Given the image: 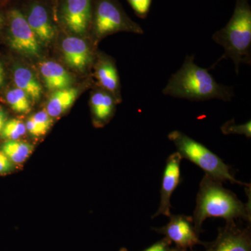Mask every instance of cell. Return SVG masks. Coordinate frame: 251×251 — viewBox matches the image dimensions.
Masks as SVG:
<instances>
[{
  "label": "cell",
  "mask_w": 251,
  "mask_h": 251,
  "mask_svg": "<svg viewBox=\"0 0 251 251\" xmlns=\"http://www.w3.org/2000/svg\"><path fill=\"white\" fill-rule=\"evenodd\" d=\"M182 158L177 151L172 153L167 158L166 167L163 171L161 191H160V204L158 210L152 216V219L156 216L163 215L170 217L171 215L172 195L177 188L181 181V162Z\"/></svg>",
  "instance_id": "obj_9"
},
{
  "label": "cell",
  "mask_w": 251,
  "mask_h": 251,
  "mask_svg": "<svg viewBox=\"0 0 251 251\" xmlns=\"http://www.w3.org/2000/svg\"><path fill=\"white\" fill-rule=\"evenodd\" d=\"M6 100L11 109L18 113L25 114L30 112L29 98L21 89H13L8 92L6 94Z\"/></svg>",
  "instance_id": "obj_19"
},
{
  "label": "cell",
  "mask_w": 251,
  "mask_h": 251,
  "mask_svg": "<svg viewBox=\"0 0 251 251\" xmlns=\"http://www.w3.org/2000/svg\"><path fill=\"white\" fill-rule=\"evenodd\" d=\"M213 41L222 46V59L233 62L239 74L242 64H251V9L249 0H237L233 15L226 27L214 33Z\"/></svg>",
  "instance_id": "obj_3"
},
{
  "label": "cell",
  "mask_w": 251,
  "mask_h": 251,
  "mask_svg": "<svg viewBox=\"0 0 251 251\" xmlns=\"http://www.w3.org/2000/svg\"><path fill=\"white\" fill-rule=\"evenodd\" d=\"M26 18L40 44H48L53 39L54 29L44 6L33 4Z\"/></svg>",
  "instance_id": "obj_12"
},
{
  "label": "cell",
  "mask_w": 251,
  "mask_h": 251,
  "mask_svg": "<svg viewBox=\"0 0 251 251\" xmlns=\"http://www.w3.org/2000/svg\"><path fill=\"white\" fill-rule=\"evenodd\" d=\"M168 139L175 144L181 158L192 162L213 179L251 187L250 184L236 179L230 167L216 153L183 132L173 130L168 134Z\"/></svg>",
  "instance_id": "obj_4"
},
{
  "label": "cell",
  "mask_w": 251,
  "mask_h": 251,
  "mask_svg": "<svg viewBox=\"0 0 251 251\" xmlns=\"http://www.w3.org/2000/svg\"><path fill=\"white\" fill-rule=\"evenodd\" d=\"M2 18H1V15H0V27H1V24H2Z\"/></svg>",
  "instance_id": "obj_30"
},
{
  "label": "cell",
  "mask_w": 251,
  "mask_h": 251,
  "mask_svg": "<svg viewBox=\"0 0 251 251\" xmlns=\"http://www.w3.org/2000/svg\"><path fill=\"white\" fill-rule=\"evenodd\" d=\"M171 245V241L168 238L164 237L143 251H169Z\"/></svg>",
  "instance_id": "obj_26"
},
{
  "label": "cell",
  "mask_w": 251,
  "mask_h": 251,
  "mask_svg": "<svg viewBox=\"0 0 251 251\" xmlns=\"http://www.w3.org/2000/svg\"><path fill=\"white\" fill-rule=\"evenodd\" d=\"M4 73L2 65L0 63V87L4 84Z\"/></svg>",
  "instance_id": "obj_28"
},
{
  "label": "cell",
  "mask_w": 251,
  "mask_h": 251,
  "mask_svg": "<svg viewBox=\"0 0 251 251\" xmlns=\"http://www.w3.org/2000/svg\"><path fill=\"white\" fill-rule=\"evenodd\" d=\"M31 118L34 120L38 125L44 127L45 129L49 130L52 124V117H51L46 110L41 111L34 114Z\"/></svg>",
  "instance_id": "obj_23"
},
{
  "label": "cell",
  "mask_w": 251,
  "mask_h": 251,
  "mask_svg": "<svg viewBox=\"0 0 251 251\" xmlns=\"http://www.w3.org/2000/svg\"><path fill=\"white\" fill-rule=\"evenodd\" d=\"M128 1L138 17H147L151 6V0H128Z\"/></svg>",
  "instance_id": "obj_22"
},
{
  "label": "cell",
  "mask_w": 251,
  "mask_h": 251,
  "mask_svg": "<svg viewBox=\"0 0 251 251\" xmlns=\"http://www.w3.org/2000/svg\"><path fill=\"white\" fill-rule=\"evenodd\" d=\"M14 82L17 88L21 89L33 101H37L42 95V87L27 68L18 67L14 73Z\"/></svg>",
  "instance_id": "obj_17"
},
{
  "label": "cell",
  "mask_w": 251,
  "mask_h": 251,
  "mask_svg": "<svg viewBox=\"0 0 251 251\" xmlns=\"http://www.w3.org/2000/svg\"><path fill=\"white\" fill-rule=\"evenodd\" d=\"M96 75L103 90L110 92L116 99H120V77L115 62L106 56L100 55L96 65Z\"/></svg>",
  "instance_id": "obj_14"
},
{
  "label": "cell",
  "mask_w": 251,
  "mask_h": 251,
  "mask_svg": "<svg viewBox=\"0 0 251 251\" xmlns=\"http://www.w3.org/2000/svg\"><path fill=\"white\" fill-rule=\"evenodd\" d=\"M26 131V126L22 121L12 119L6 121L0 135L4 139L16 140L25 134Z\"/></svg>",
  "instance_id": "obj_20"
},
{
  "label": "cell",
  "mask_w": 251,
  "mask_h": 251,
  "mask_svg": "<svg viewBox=\"0 0 251 251\" xmlns=\"http://www.w3.org/2000/svg\"><path fill=\"white\" fill-rule=\"evenodd\" d=\"M9 16L11 47L23 55L39 57L40 43L28 24L27 18L17 9L11 10Z\"/></svg>",
  "instance_id": "obj_6"
},
{
  "label": "cell",
  "mask_w": 251,
  "mask_h": 251,
  "mask_svg": "<svg viewBox=\"0 0 251 251\" xmlns=\"http://www.w3.org/2000/svg\"><path fill=\"white\" fill-rule=\"evenodd\" d=\"M208 218H221L226 223L237 219L251 223V202H242L233 192L225 188L222 183L204 175L200 184L192 216L193 224L199 233Z\"/></svg>",
  "instance_id": "obj_2"
},
{
  "label": "cell",
  "mask_w": 251,
  "mask_h": 251,
  "mask_svg": "<svg viewBox=\"0 0 251 251\" xmlns=\"http://www.w3.org/2000/svg\"><path fill=\"white\" fill-rule=\"evenodd\" d=\"M204 251H251V227L238 226L236 221L220 227L217 237L205 244Z\"/></svg>",
  "instance_id": "obj_8"
},
{
  "label": "cell",
  "mask_w": 251,
  "mask_h": 251,
  "mask_svg": "<svg viewBox=\"0 0 251 251\" xmlns=\"http://www.w3.org/2000/svg\"><path fill=\"white\" fill-rule=\"evenodd\" d=\"M34 150L31 144L19 140H7L2 144L1 151L14 163H22Z\"/></svg>",
  "instance_id": "obj_18"
},
{
  "label": "cell",
  "mask_w": 251,
  "mask_h": 251,
  "mask_svg": "<svg viewBox=\"0 0 251 251\" xmlns=\"http://www.w3.org/2000/svg\"><path fill=\"white\" fill-rule=\"evenodd\" d=\"M169 218L168 224L159 228H153V230L163 234L179 249H192L199 244L205 245V243L200 239V233L195 227L192 216L171 214Z\"/></svg>",
  "instance_id": "obj_7"
},
{
  "label": "cell",
  "mask_w": 251,
  "mask_h": 251,
  "mask_svg": "<svg viewBox=\"0 0 251 251\" xmlns=\"http://www.w3.org/2000/svg\"><path fill=\"white\" fill-rule=\"evenodd\" d=\"M120 251H128V250L125 249V248H122V249H120Z\"/></svg>",
  "instance_id": "obj_31"
},
{
  "label": "cell",
  "mask_w": 251,
  "mask_h": 251,
  "mask_svg": "<svg viewBox=\"0 0 251 251\" xmlns=\"http://www.w3.org/2000/svg\"><path fill=\"white\" fill-rule=\"evenodd\" d=\"M116 99L105 90L94 92L91 97V108L96 122L103 125L113 115L116 105Z\"/></svg>",
  "instance_id": "obj_15"
},
{
  "label": "cell",
  "mask_w": 251,
  "mask_h": 251,
  "mask_svg": "<svg viewBox=\"0 0 251 251\" xmlns=\"http://www.w3.org/2000/svg\"><path fill=\"white\" fill-rule=\"evenodd\" d=\"M66 63L75 70L85 72L93 61V53L85 41L75 36H67L61 44Z\"/></svg>",
  "instance_id": "obj_11"
},
{
  "label": "cell",
  "mask_w": 251,
  "mask_h": 251,
  "mask_svg": "<svg viewBox=\"0 0 251 251\" xmlns=\"http://www.w3.org/2000/svg\"><path fill=\"white\" fill-rule=\"evenodd\" d=\"M91 9V0H66L62 10L64 24L72 32L84 35L90 26Z\"/></svg>",
  "instance_id": "obj_10"
},
{
  "label": "cell",
  "mask_w": 251,
  "mask_h": 251,
  "mask_svg": "<svg viewBox=\"0 0 251 251\" xmlns=\"http://www.w3.org/2000/svg\"><path fill=\"white\" fill-rule=\"evenodd\" d=\"M77 95L78 90L74 87L55 91L49 99L46 111L52 118L60 116L72 107Z\"/></svg>",
  "instance_id": "obj_16"
},
{
  "label": "cell",
  "mask_w": 251,
  "mask_h": 251,
  "mask_svg": "<svg viewBox=\"0 0 251 251\" xmlns=\"http://www.w3.org/2000/svg\"><path fill=\"white\" fill-rule=\"evenodd\" d=\"M221 131L224 135L237 134L244 135L247 138L251 137V122L249 120L247 123L237 125L234 119L226 122L221 126Z\"/></svg>",
  "instance_id": "obj_21"
},
{
  "label": "cell",
  "mask_w": 251,
  "mask_h": 251,
  "mask_svg": "<svg viewBox=\"0 0 251 251\" xmlns=\"http://www.w3.org/2000/svg\"><path fill=\"white\" fill-rule=\"evenodd\" d=\"M14 163L0 151V175L7 174L14 170Z\"/></svg>",
  "instance_id": "obj_25"
},
{
  "label": "cell",
  "mask_w": 251,
  "mask_h": 251,
  "mask_svg": "<svg viewBox=\"0 0 251 251\" xmlns=\"http://www.w3.org/2000/svg\"><path fill=\"white\" fill-rule=\"evenodd\" d=\"M194 55L186 56L182 66L171 75L163 94L175 98L204 101L219 99L230 101L234 96L232 87L218 83L209 73L194 62Z\"/></svg>",
  "instance_id": "obj_1"
},
{
  "label": "cell",
  "mask_w": 251,
  "mask_h": 251,
  "mask_svg": "<svg viewBox=\"0 0 251 251\" xmlns=\"http://www.w3.org/2000/svg\"><path fill=\"white\" fill-rule=\"evenodd\" d=\"M6 121H7V120H6V113H5L4 110L0 107V133L4 128Z\"/></svg>",
  "instance_id": "obj_27"
},
{
  "label": "cell",
  "mask_w": 251,
  "mask_h": 251,
  "mask_svg": "<svg viewBox=\"0 0 251 251\" xmlns=\"http://www.w3.org/2000/svg\"><path fill=\"white\" fill-rule=\"evenodd\" d=\"M26 129L29 132L30 134L34 135V136H41L47 133L48 130L45 129L44 127L38 125L36 123L31 117H29L25 124Z\"/></svg>",
  "instance_id": "obj_24"
},
{
  "label": "cell",
  "mask_w": 251,
  "mask_h": 251,
  "mask_svg": "<svg viewBox=\"0 0 251 251\" xmlns=\"http://www.w3.org/2000/svg\"><path fill=\"white\" fill-rule=\"evenodd\" d=\"M40 72L48 90L51 92L72 87V75L58 63L46 61L40 64Z\"/></svg>",
  "instance_id": "obj_13"
},
{
  "label": "cell",
  "mask_w": 251,
  "mask_h": 251,
  "mask_svg": "<svg viewBox=\"0 0 251 251\" xmlns=\"http://www.w3.org/2000/svg\"><path fill=\"white\" fill-rule=\"evenodd\" d=\"M126 31L143 34V28L127 17L113 0H99L94 20V32L97 39Z\"/></svg>",
  "instance_id": "obj_5"
},
{
  "label": "cell",
  "mask_w": 251,
  "mask_h": 251,
  "mask_svg": "<svg viewBox=\"0 0 251 251\" xmlns=\"http://www.w3.org/2000/svg\"><path fill=\"white\" fill-rule=\"evenodd\" d=\"M169 251H193L192 249H179V248L175 247V248H171Z\"/></svg>",
  "instance_id": "obj_29"
}]
</instances>
